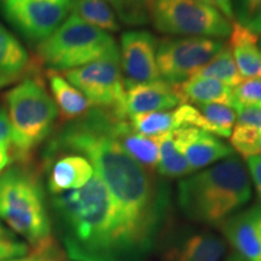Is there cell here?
<instances>
[{"mask_svg":"<svg viewBox=\"0 0 261 261\" xmlns=\"http://www.w3.org/2000/svg\"><path fill=\"white\" fill-rule=\"evenodd\" d=\"M113 112L94 108L73 120L52 142V151L79 152L92 165L112 197L123 261L138 256L150 246L161 205L148 169L121 148L110 133Z\"/></svg>","mask_w":261,"mask_h":261,"instance_id":"6da1fadb","label":"cell"},{"mask_svg":"<svg viewBox=\"0 0 261 261\" xmlns=\"http://www.w3.org/2000/svg\"><path fill=\"white\" fill-rule=\"evenodd\" d=\"M52 204L64 227L70 257L122 261L112 197L96 172L83 188L55 195Z\"/></svg>","mask_w":261,"mask_h":261,"instance_id":"7a4b0ae2","label":"cell"},{"mask_svg":"<svg viewBox=\"0 0 261 261\" xmlns=\"http://www.w3.org/2000/svg\"><path fill=\"white\" fill-rule=\"evenodd\" d=\"M252 198V182L242 159L231 155L217 165L182 179L178 201L190 219L219 225Z\"/></svg>","mask_w":261,"mask_h":261,"instance_id":"3957f363","label":"cell"},{"mask_svg":"<svg viewBox=\"0 0 261 261\" xmlns=\"http://www.w3.org/2000/svg\"><path fill=\"white\" fill-rule=\"evenodd\" d=\"M0 219L28 241L35 252L52 247L44 191L29 169L12 167L0 174Z\"/></svg>","mask_w":261,"mask_h":261,"instance_id":"277c9868","label":"cell"},{"mask_svg":"<svg viewBox=\"0 0 261 261\" xmlns=\"http://www.w3.org/2000/svg\"><path fill=\"white\" fill-rule=\"evenodd\" d=\"M5 100L12 148L18 156L27 158L51 133L58 116L57 106L44 85L32 77L12 87Z\"/></svg>","mask_w":261,"mask_h":261,"instance_id":"5b68a950","label":"cell"},{"mask_svg":"<svg viewBox=\"0 0 261 261\" xmlns=\"http://www.w3.org/2000/svg\"><path fill=\"white\" fill-rule=\"evenodd\" d=\"M119 51L109 33L69 15L54 34L38 44V56L48 69L65 71L84 67Z\"/></svg>","mask_w":261,"mask_h":261,"instance_id":"8992f818","label":"cell"},{"mask_svg":"<svg viewBox=\"0 0 261 261\" xmlns=\"http://www.w3.org/2000/svg\"><path fill=\"white\" fill-rule=\"evenodd\" d=\"M151 22L162 34L220 40L228 38L232 25L214 6L198 0H155Z\"/></svg>","mask_w":261,"mask_h":261,"instance_id":"52a82bcc","label":"cell"},{"mask_svg":"<svg viewBox=\"0 0 261 261\" xmlns=\"http://www.w3.org/2000/svg\"><path fill=\"white\" fill-rule=\"evenodd\" d=\"M60 73L89 99L91 106L128 119L123 112L127 87L120 62V50L84 67Z\"/></svg>","mask_w":261,"mask_h":261,"instance_id":"ba28073f","label":"cell"},{"mask_svg":"<svg viewBox=\"0 0 261 261\" xmlns=\"http://www.w3.org/2000/svg\"><path fill=\"white\" fill-rule=\"evenodd\" d=\"M76 0H0V11L27 40L40 44L69 17Z\"/></svg>","mask_w":261,"mask_h":261,"instance_id":"9c48e42d","label":"cell"},{"mask_svg":"<svg viewBox=\"0 0 261 261\" xmlns=\"http://www.w3.org/2000/svg\"><path fill=\"white\" fill-rule=\"evenodd\" d=\"M224 41L213 38L162 39L158 45L160 77L171 84H181L204 67L224 46Z\"/></svg>","mask_w":261,"mask_h":261,"instance_id":"30bf717a","label":"cell"},{"mask_svg":"<svg viewBox=\"0 0 261 261\" xmlns=\"http://www.w3.org/2000/svg\"><path fill=\"white\" fill-rule=\"evenodd\" d=\"M158 45V39L146 31H128L121 35L120 62L126 87L161 79L156 60Z\"/></svg>","mask_w":261,"mask_h":261,"instance_id":"8fae6325","label":"cell"},{"mask_svg":"<svg viewBox=\"0 0 261 261\" xmlns=\"http://www.w3.org/2000/svg\"><path fill=\"white\" fill-rule=\"evenodd\" d=\"M219 227L238 255L261 261V203L230 215Z\"/></svg>","mask_w":261,"mask_h":261,"instance_id":"7c38bea8","label":"cell"},{"mask_svg":"<svg viewBox=\"0 0 261 261\" xmlns=\"http://www.w3.org/2000/svg\"><path fill=\"white\" fill-rule=\"evenodd\" d=\"M185 104L178 84L159 79L152 83L127 87L123 112L127 117L171 110Z\"/></svg>","mask_w":261,"mask_h":261,"instance_id":"4fadbf2b","label":"cell"},{"mask_svg":"<svg viewBox=\"0 0 261 261\" xmlns=\"http://www.w3.org/2000/svg\"><path fill=\"white\" fill-rule=\"evenodd\" d=\"M172 133L194 172L234 154L232 148L217 136L197 127H182Z\"/></svg>","mask_w":261,"mask_h":261,"instance_id":"5bb4252c","label":"cell"},{"mask_svg":"<svg viewBox=\"0 0 261 261\" xmlns=\"http://www.w3.org/2000/svg\"><path fill=\"white\" fill-rule=\"evenodd\" d=\"M130 126L140 135L156 137L162 136L182 127L200 128L201 114L195 107L189 104L165 112L139 114L128 117Z\"/></svg>","mask_w":261,"mask_h":261,"instance_id":"9a60e30c","label":"cell"},{"mask_svg":"<svg viewBox=\"0 0 261 261\" xmlns=\"http://www.w3.org/2000/svg\"><path fill=\"white\" fill-rule=\"evenodd\" d=\"M110 133L117 140L126 154L143 166L154 171L158 168L160 159V136L149 137L136 132L128 119H122L113 113L110 122Z\"/></svg>","mask_w":261,"mask_h":261,"instance_id":"2e32d148","label":"cell"},{"mask_svg":"<svg viewBox=\"0 0 261 261\" xmlns=\"http://www.w3.org/2000/svg\"><path fill=\"white\" fill-rule=\"evenodd\" d=\"M260 37L254 34L246 25L233 21L228 35V47L232 52L237 69L246 79L261 77V47Z\"/></svg>","mask_w":261,"mask_h":261,"instance_id":"e0dca14e","label":"cell"},{"mask_svg":"<svg viewBox=\"0 0 261 261\" xmlns=\"http://www.w3.org/2000/svg\"><path fill=\"white\" fill-rule=\"evenodd\" d=\"M94 169L85 156L64 155L55 161L48 174V190L51 194L76 190L83 188L93 177Z\"/></svg>","mask_w":261,"mask_h":261,"instance_id":"ac0fdd59","label":"cell"},{"mask_svg":"<svg viewBox=\"0 0 261 261\" xmlns=\"http://www.w3.org/2000/svg\"><path fill=\"white\" fill-rule=\"evenodd\" d=\"M226 253L223 238L211 232L189 234L166 252V261H221Z\"/></svg>","mask_w":261,"mask_h":261,"instance_id":"d6986e66","label":"cell"},{"mask_svg":"<svg viewBox=\"0 0 261 261\" xmlns=\"http://www.w3.org/2000/svg\"><path fill=\"white\" fill-rule=\"evenodd\" d=\"M47 80L52 92V99L56 103L58 114L65 121H73L86 115L91 110V103L74 85H71L60 71L48 69Z\"/></svg>","mask_w":261,"mask_h":261,"instance_id":"ffe728a7","label":"cell"},{"mask_svg":"<svg viewBox=\"0 0 261 261\" xmlns=\"http://www.w3.org/2000/svg\"><path fill=\"white\" fill-rule=\"evenodd\" d=\"M185 104H223L232 107V89L219 80L212 77L192 76L184 83L178 84Z\"/></svg>","mask_w":261,"mask_h":261,"instance_id":"44dd1931","label":"cell"},{"mask_svg":"<svg viewBox=\"0 0 261 261\" xmlns=\"http://www.w3.org/2000/svg\"><path fill=\"white\" fill-rule=\"evenodd\" d=\"M29 55L17 38L0 22V71L17 77L29 68Z\"/></svg>","mask_w":261,"mask_h":261,"instance_id":"7402d4cb","label":"cell"},{"mask_svg":"<svg viewBox=\"0 0 261 261\" xmlns=\"http://www.w3.org/2000/svg\"><path fill=\"white\" fill-rule=\"evenodd\" d=\"M73 14L86 23L107 33L120 29L115 11L107 0H76Z\"/></svg>","mask_w":261,"mask_h":261,"instance_id":"603a6c76","label":"cell"},{"mask_svg":"<svg viewBox=\"0 0 261 261\" xmlns=\"http://www.w3.org/2000/svg\"><path fill=\"white\" fill-rule=\"evenodd\" d=\"M156 169L168 178H181L194 172L179 150L172 132L160 136V159Z\"/></svg>","mask_w":261,"mask_h":261,"instance_id":"cb8c5ba5","label":"cell"},{"mask_svg":"<svg viewBox=\"0 0 261 261\" xmlns=\"http://www.w3.org/2000/svg\"><path fill=\"white\" fill-rule=\"evenodd\" d=\"M195 108L201 114V129L221 138H230L236 122L234 109L223 104H197Z\"/></svg>","mask_w":261,"mask_h":261,"instance_id":"d4e9b609","label":"cell"},{"mask_svg":"<svg viewBox=\"0 0 261 261\" xmlns=\"http://www.w3.org/2000/svg\"><path fill=\"white\" fill-rule=\"evenodd\" d=\"M194 76L212 77V79L221 81L223 84L230 86L231 89L236 87L244 80L237 69L232 52L226 44Z\"/></svg>","mask_w":261,"mask_h":261,"instance_id":"484cf974","label":"cell"},{"mask_svg":"<svg viewBox=\"0 0 261 261\" xmlns=\"http://www.w3.org/2000/svg\"><path fill=\"white\" fill-rule=\"evenodd\" d=\"M116 16L130 25L145 24L151 21V9L155 0H107Z\"/></svg>","mask_w":261,"mask_h":261,"instance_id":"4316f807","label":"cell"},{"mask_svg":"<svg viewBox=\"0 0 261 261\" xmlns=\"http://www.w3.org/2000/svg\"><path fill=\"white\" fill-rule=\"evenodd\" d=\"M232 107H261V77L246 79L232 89Z\"/></svg>","mask_w":261,"mask_h":261,"instance_id":"83f0119b","label":"cell"},{"mask_svg":"<svg viewBox=\"0 0 261 261\" xmlns=\"http://www.w3.org/2000/svg\"><path fill=\"white\" fill-rule=\"evenodd\" d=\"M29 248L16 234L0 223V261H9L28 256Z\"/></svg>","mask_w":261,"mask_h":261,"instance_id":"f1b7e54d","label":"cell"},{"mask_svg":"<svg viewBox=\"0 0 261 261\" xmlns=\"http://www.w3.org/2000/svg\"><path fill=\"white\" fill-rule=\"evenodd\" d=\"M261 8V0H233L234 19L246 24Z\"/></svg>","mask_w":261,"mask_h":261,"instance_id":"f546056e","label":"cell"},{"mask_svg":"<svg viewBox=\"0 0 261 261\" xmlns=\"http://www.w3.org/2000/svg\"><path fill=\"white\" fill-rule=\"evenodd\" d=\"M261 130V107H243L236 110V122Z\"/></svg>","mask_w":261,"mask_h":261,"instance_id":"4dcf8cb0","label":"cell"},{"mask_svg":"<svg viewBox=\"0 0 261 261\" xmlns=\"http://www.w3.org/2000/svg\"><path fill=\"white\" fill-rule=\"evenodd\" d=\"M0 148L11 150V125L8 109L5 106H0Z\"/></svg>","mask_w":261,"mask_h":261,"instance_id":"1f68e13d","label":"cell"},{"mask_svg":"<svg viewBox=\"0 0 261 261\" xmlns=\"http://www.w3.org/2000/svg\"><path fill=\"white\" fill-rule=\"evenodd\" d=\"M248 166V173L252 177V180L255 187L257 197L261 201V155L250 156L247 160Z\"/></svg>","mask_w":261,"mask_h":261,"instance_id":"d6a6232c","label":"cell"},{"mask_svg":"<svg viewBox=\"0 0 261 261\" xmlns=\"http://www.w3.org/2000/svg\"><path fill=\"white\" fill-rule=\"evenodd\" d=\"M212 4L224 17H226L230 22L236 21L233 12V0H211Z\"/></svg>","mask_w":261,"mask_h":261,"instance_id":"836d02e7","label":"cell"},{"mask_svg":"<svg viewBox=\"0 0 261 261\" xmlns=\"http://www.w3.org/2000/svg\"><path fill=\"white\" fill-rule=\"evenodd\" d=\"M244 25H246L250 32L257 35V37H261V8L257 10L255 15H254Z\"/></svg>","mask_w":261,"mask_h":261,"instance_id":"e575fe53","label":"cell"},{"mask_svg":"<svg viewBox=\"0 0 261 261\" xmlns=\"http://www.w3.org/2000/svg\"><path fill=\"white\" fill-rule=\"evenodd\" d=\"M51 250H52V247L48 248L46 250H42V252H35L33 255H29V256H24V257H21V259H16V260H9V261H47L50 260L51 257Z\"/></svg>","mask_w":261,"mask_h":261,"instance_id":"d590c367","label":"cell"},{"mask_svg":"<svg viewBox=\"0 0 261 261\" xmlns=\"http://www.w3.org/2000/svg\"><path fill=\"white\" fill-rule=\"evenodd\" d=\"M10 163V149L0 148V173Z\"/></svg>","mask_w":261,"mask_h":261,"instance_id":"8d00e7d4","label":"cell"},{"mask_svg":"<svg viewBox=\"0 0 261 261\" xmlns=\"http://www.w3.org/2000/svg\"><path fill=\"white\" fill-rule=\"evenodd\" d=\"M14 80H15V77L9 76V75H6L0 71V87L5 86V85H8L9 83H11V81H14Z\"/></svg>","mask_w":261,"mask_h":261,"instance_id":"74e56055","label":"cell"},{"mask_svg":"<svg viewBox=\"0 0 261 261\" xmlns=\"http://www.w3.org/2000/svg\"><path fill=\"white\" fill-rule=\"evenodd\" d=\"M224 261H247V260H244L243 257L241 255H238L237 253H231L230 255H228Z\"/></svg>","mask_w":261,"mask_h":261,"instance_id":"f35d334b","label":"cell"},{"mask_svg":"<svg viewBox=\"0 0 261 261\" xmlns=\"http://www.w3.org/2000/svg\"><path fill=\"white\" fill-rule=\"evenodd\" d=\"M198 2H201V3H204V4H207V5H211V6H213V4H212V2H211V0H198Z\"/></svg>","mask_w":261,"mask_h":261,"instance_id":"ab89813d","label":"cell"},{"mask_svg":"<svg viewBox=\"0 0 261 261\" xmlns=\"http://www.w3.org/2000/svg\"><path fill=\"white\" fill-rule=\"evenodd\" d=\"M47 261H58L57 259H55V257H51V259L50 260H47Z\"/></svg>","mask_w":261,"mask_h":261,"instance_id":"60d3db41","label":"cell"},{"mask_svg":"<svg viewBox=\"0 0 261 261\" xmlns=\"http://www.w3.org/2000/svg\"><path fill=\"white\" fill-rule=\"evenodd\" d=\"M259 45H260V47H261V38L259 39Z\"/></svg>","mask_w":261,"mask_h":261,"instance_id":"b9f144b4","label":"cell"},{"mask_svg":"<svg viewBox=\"0 0 261 261\" xmlns=\"http://www.w3.org/2000/svg\"><path fill=\"white\" fill-rule=\"evenodd\" d=\"M259 155H261V142H260V154Z\"/></svg>","mask_w":261,"mask_h":261,"instance_id":"7bdbcfd3","label":"cell"}]
</instances>
